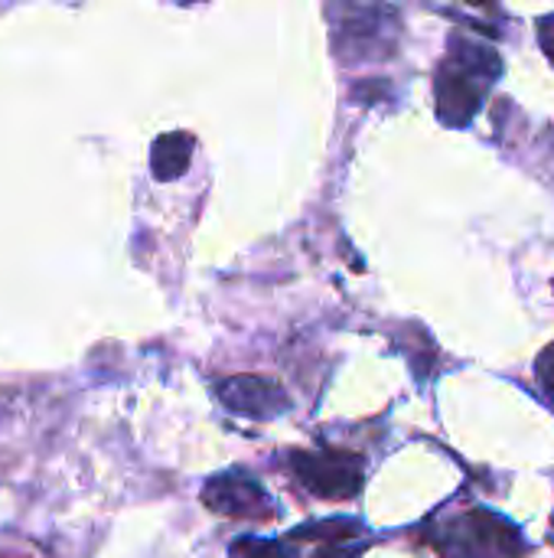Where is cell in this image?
Masks as SVG:
<instances>
[{
    "instance_id": "1",
    "label": "cell",
    "mask_w": 554,
    "mask_h": 558,
    "mask_svg": "<svg viewBox=\"0 0 554 558\" xmlns=\"http://www.w3.org/2000/svg\"><path fill=\"white\" fill-rule=\"evenodd\" d=\"M330 36L333 52L346 65L382 62L395 56L398 46V13L385 3H359V0H333L330 10Z\"/></svg>"
},
{
    "instance_id": "2",
    "label": "cell",
    "mask_w": 554,
    "mask_h": 558,
    "mask_svg": "<svg viewBox=\"0 0 554 558\" xmlns=\"http://www.w3.org/2000/svg\"><path fill=\"white\" fill-rule=\"evenodd\" d=\"M487 65H496L490 52L467 43H454V52L438 72V111L447 124H467L477 114L483 92L496 75V69L487 72Z\"/></svg>"
},
{
    "instance_id": "3",
    "label": "cell",
    "mask_w": 554,
    "mask_h": 558,
    "mask_svg": "<svg viewBox=\"0 0 554 558\" xmlns=\"http://www.w3.org/2000/svg\"><path fill=\"white\" fill-rule=\"evenodd\" d=\"M438 549L444 558H519L526 553V543L506 520L473 510L470 517L441 530Z\"/></svg>"
},
{
    "instance_id": "4",
    "label": "cell",
    "mask_w": 554,
    "mask_h": 558,
    "mask_svg": "<svg viewBox=\"0 0 554 558\" xmlns=\"http://www.w3.org/2000/svg\"><path fill=\"white\" fill-rule=\"evenodd\" d=\"M291 471L320 500H353L362 490V461L346 451H294Z\"/></svg>"
},
{
    "instance_id": "5",
    "label": "cell",
    "mask_w": 554,
    "mask_h": 558,
    "mask_svg": "<svg viewBox=\"0 0 554 558\" xmlns=\"http://www.w3.org/2000/svg\"><path fill=\"white\" fill-rule=\"evenodd\" d=\"M202 507L229 520H274V500L248 471H222L202 484Z\"/></svg>"
},
{
    "instance_id": "6",
    "label": "cell",
    "mask_w": 554,
    "mask_h": 558,
    "mask_svg": "<svg viewBox=\"0 0 554 558\" xmlns=\"http://www.w3.org/2000/svg\"><path fill=\"white\" fill-rule=\"evenodd\" d=\"M219 402L242 418L251 422H274L291 409V396L281 383L268 376H229L216 386Z\"/></svg>"
},
{
    "instance_id": "7",
    "label": "cell",
    "mask_w": 554,
    "mask_h": 558,
    "mask_svg": "<svg viewBox=\"0 0 554 558\" xmlns=\"http://www.w3.org/2000/svg\"><path fill=\"white\" fill-rule=\"evenodd\" d=\"M193 147H196V137H193L189 131L160 134V137L153 141V147H150V173H153L160 183L180 180V177L189 170Z\"/></svg>"
},
{
    "instance_id": "8",
    "label": "cell",
    "mask_w": 554,
    "mask_h": 558,
    "mask_svg": "<svg viewBox=\"0 0 554 558\" xmlns=\"http://www.w3.org/2000/svg\"><path fill=\"white\" fill-rule=\"evenodd\" d=\"M362 533V523L356 520H323V523H307L294 530V539H330V543H346Z\"/></svg>"
},
{
    "instance_id": "9",
    "label": "cell",
    "mask_w": 554,
    "mask_h": 558,
    "mask_svg": "<svg viewBox=\"0 0 554 558\" xmlns=\"http://www.w3.org/2000/svg\"><path fill=\"white\" fill-rule=\"evenodd\" d=\"M229 558H291L284 553L281 543L274 539H255V536H245V539H235Z\"/></svg>"
},
{
    "instance_id": "10",
    "label": "cell",
    "mask_w": 554,
    "mask_h": 558,
    "mask_svg": "<svg viewBox=\"0 0 554 558\" xmlns=\"http://www.w3.org/2000/svg\"><path fill=\"white\" fill-rule=\"evenodd\" d=\"M535 373H539V379H542V386L549 389L554 396V343L539 356V363H535Z\"/></svg>"
},
{
    "instance_id": "11",
    "label": "cell",
    "mask_w": 554,
    "mask_h": 558,
    "mask_svg": "<svg viewBox=\"0 0 554 558\" xmlns=\"http://www.w3.org/2000/svg\"><path fill=\"white\" fill-rule=\"evenodd\" d=\"M366 553V543H349V546H343V543H336V546H327V549H320L317 558H359Z\"/></svg>"
},
{
    "instance_id": "12",
    "label": "cell",
    "mask_w": 554,
    "mask_h": 558,
    "mask_svg": "<svg viewBox=\"0 0 554 558\" xmlns=\"http://www.w3.org/2000/svg\"><path fill=\"white\" fill-rule=\"evenodd\" d=\"M539 36H542V46H545L549 59L554 62V16L542 20V26H539Z\"/></svg>"
},
{
    "instance_id": "13",
    "label": "cell",
    "mask_w": 554,
    "mask_h": 558,
    "mask_svg": "<svg viewBox=\"0 0 554 558\" xmlns=\"http://www.w3.org/2000/svg\"><path fill=\"white\" fill-rule=\"evenodd\" d=\"M180 3H193V0H180Z\"/></svg>"
}]
</instances>
